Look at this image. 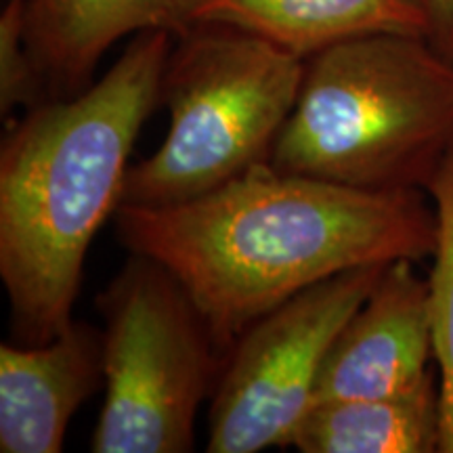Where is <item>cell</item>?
<instances>
[{"instance_id":"obj_1","label":"cell","mask_w":453,"mask_h":453,"mask_svg":"<svg viewBox=\"0 0 453 453\" xmlns=\"http://www.w3.org/2000/svg\"><path fill=\"white\" fill-rule=\"evenodd\" d=\"M113 223L128 252L183 286L225 353L254 321L317 283L370 265L418 263L437 246V212L424 189H355L269 160L194 200L122 203Z\"/></svg>"},{"instance_id":"obj_2","label":"cell","mask_w":453,"mask_h":453,"mask_svg":"<svg viewBox=\"0 0 453 453\" xmlns=\"http://www.w3.org/2000/svg\"><path fill=\"white\" fill-rule=\"evenodd\" d=\"M173 44L168 30L137 34L97 82L32 107L3 139L0 280L15 342H49L73 321L84 258L120 206Z\"/></svg>"},{"instance_id":"obj_3","label":"cell","mask_w":453,"mask_h":453,"mask_svg":"<svg viewBox=\"0 0 453 453\" xmlns=\"http://www.w3.org/2000/svg\"><path fill=\"white\" fill-rule=\"evenodd\" d=\"M453 151V61L372 34L309 57L271 164L355 189H426Z\"/></svg>"},{"instance_id":"obj_4","label":"cell","mask_w":453,"mask_h":453,"mask_svg":"<svg viewBox=\"0 0 453 453\" xmlns=\"http://www.w3.org/2000/svg\"><path fill=\"white\" fill-rule=\"evenodd\" d=\"M307 59L229 26L174 36L162 78L170 124L156 154L128 168L122 203L194 200L271 160Z\"/></svg>"},{"instance_id":"obj_5","label":"cell","mask_w":453,"mask_h":453,"mask_svg":"<svg viewBox=\"0 0 453 453\" xmlns=\"http://www.w3.org/2000/svg\"><path fill=\"white\" fill-rule=\"evenodd\" d=\"M105 396L95 453H185L226 353L183 286L156 260L130 252L99 294Z\"/></svg>"},{"instance_id":"obj_6","label":"cell","mask_w":453,"mask_h":453,"mask_svg":"<svg viewBox=\"0 0 453 453\" xmlns=\"http://www.w3.org/2000/svg\"><path fill=\"white\" fill-rule=\"evenodd\" d=\"M388 265L334 275L263 315L226 350L208 413V451L292 445L327 350Z\"/></svg>"},{"instance_id":"obj_7","label":"cell","mask_w":453,"mask_h":453,"mask_svg":"<svg viewBox=\"0 0 453 453\" xmlns=\"http://www.w3.org/2000/svg\"><path fill=\"white\" fill-rule=\"evenodd\" d=\"M416 260L390 263L327 350L315 401L403 393L433 372L428 280Z\"/></svg>"},{"instance_id":"obj_8","label":"cell","mask_w":453,"mask_h":453,"mask_svg":"<svg viewBox=\"0 0 453 453\" xmlns=\"http://www.w3.org/2000/svg\"><path fill=\"white\" fill-rule=\"evenodd\" d=\"M104 382V330L87 321L42 344L3 342L0 451L59 453L73 413Z\"/></svg>"},{"instance_id":"obj_9","label":"cell","mask_w":453,"mask_h":453,"mask_svg":"<svg viewBox=\"0 0 453 453\" xmlns=\"http://www.w3.org/2000/svg\"><path fill=\"white\" fill-rule=\"evenodd\" d=\"M150 30L183 34L180 0H26V41L47 99L82 93L113 44Z\"/></svg>"},{"instance_id":"obj_10","label":"cell","mask_w":453,"mask_h":453,"mask_svg":"<svg viewBox=\"0 0 453 453\" xmlns=\"http://www.w3.org/2000/svg\"><path fill=\"white\" fill-rule=\"evenodd\" d=\"M187 27L229 26L309 59L334 44L372 36H428L424 0H180Z\"/></svg>"},{"instance_id":"obj_11","label":"cell","mask_w":453,"mask_h":453,"mask_svg":"<svg viewBox=\"0 0 453 453\" xmlns=\"http://www.w3.org/2000/svg\"><path fill=\"white\" fill-rule=\"evenodd\" d=\"M292 445L303 453L439 451V378L433 370L403 393L313 403Z\"/></svg>"},{"instance_id":"obj_12","label":"cell","mask_w":453,"mask_h":453,"mask_svg":"<svg viewBox=\"0 0 453 453\" xmlns=\"http://www.w3.org/2000/svg\"><path fill=\"white\" fill-rule=\"evenodd\" d=\"M424 191L437 212V246L428 275V300L441 387L439 451L453 453V151Z\"/></svg>"},{"instance_id":"obj_13","label":"cell","mask_w":453,"mask_h":453,"mask_svg":"<svg viewBox=\"0 0 453 453\" xmlns=\"http://www.w3.org/2000/svg\"><path fill=\"white\" fill-rule=\"evenodd\" d=\"M42 101L47 93L26 41V0H7L0 13V113L7 118Z\"/></svg>"},{"instance_id":"obj_14","label":"cell","mask_w":453,"mask_h":453,"mask_svg":"<svg viewBox=\"0 0 453 453\" xmlns=\"http://www.w3.org/2000/svg\"><path fill=\"white\" fill-rule=\"evenodd\" d=\"M428 11L426 41L453 61V0H424Z\"/></svg>"}]
</instances>
